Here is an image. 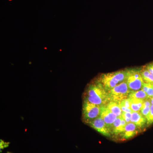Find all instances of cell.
Returning <instances> with one entry per match:
<instances>
[{
    "instance_id": "obj_10",
    "label": "cell",
    "mask_w": 153,
    "mask_h": 153,
    "mask_svg": "<svg viewBox=\"0 0 153 153\" xmlns=\"http://www.w3.org/2000/svg\"><path fill=\"white\" fill-rule=\"evenodd\" d=\"M131 122L139 128H143L147 123V120L139 111H133L131 114Z\"/></svg>"
},
{
    "instance_id": "obj_17",
    "label": "cell",
    "mask_w": 153,
    "mask_h": 153,
    "mask_svg": "<svg viewBox=\"0 0 153 153\" xmlns=\"http://www.w3.org/2000/svg\"><path fill=\"white\" fill-rule=\"evenodd\" d=\"M119 104L131 109V101L130 98L129 97L123 100L120 102H119Z\"/></svg>"
},
{
    "instance_id": "obj_9",
    "label": "cell",
    "mask_w": 153,
    "mask_h": 153,
    "mask_svg": "<svg viewBox=\"0 0 153 153\" xmlns=\"http://www.w3.org/2000/svg\"><path fill=\"white\" fill-rule=\"evenodd\" d=\"M138 128L135 124L132 123H127L124 130L121 136V139L128 140L135 136L138 133Z\"/></svg>"
},
{
    "instance_id": "obj_4",
    "label": "cell",
    "mask_w": 153,
    "mask_h": 153,
    "mask_svg": "<svg viewBox=\"0 0 153 153\" xmlns=\"http://www.w3.org/2000/svg\"><path fill=\"white\" fill-rule=\"evenodd\" d=\"M101 106L84 101L82 105V118L84 122L88 124L100 115Z\"/></svg>"
},
{
    "instance_id": "obj_7",
    "label": "cell",
    "mask_w": 153,
    "mask_h": 153,
    "mask_svg": "<svg viewBox=\"0 0 153 153\" xmlns=\"http://www.w3.org/2000/svg\"><path fill=\"white\" fill-rule=\"evenodd\" d=\"M100 116L104 121L111 134V129L113 124L117 117L108 109L105 105L101 106Z\"/></svg>"
},
{
    "instance_id": "obj_3",
    "label": "cell",
    "mask_w": 153,
    "mask_h": 153,
    "mask_svg": "<svg viewBox=\"0 0 153 153\" xmlns=\"http://www.w3.org/2000/svg\"><path fill=\"white\" fill-rule=\"evenodd\" d=\"M126 82L131 91L140 90L144 83L141 74V68L127 69Z\"/></svg>"
},
{
    "instance_id": "obj_1",
    "label": "cell",
    "mask_w": 153,
    "mask_h": 153,
    "mask_svg": "<svg viewBox=\"0 0 153 153\" xmlns=\"http://www.w3.org/2000/svg\"><path fill=\"white\" fill-rule=\"evenodd\" d=\"M84 101L102 106L111 100L108 92L97 79L88 86L84 94Z\"/></svg>"
},
{
    "instance_id": "obj_6",
    "label": "cell",
    "mask_w": 153,
    "mask_h": 153,
    "mask_svg": "<svg viewBox=\"0 0 153 153\" xmlns=\"http://www.w3.org/2000/svg\"><path fill=\"white\" fill-rule=\"evenodd\" d=\"M91 128L95 129L104 136L111 137L109 129L107 126L104 121L100 116L91 121L88 123Z\"/></svg>"
},
{
    "instance_id": "obj_14",
    "label": "cell",
    "mask_w": 153,
    "mask_h": 153,
    "mask_svg": "<svg viewBox=\"0 0 153 153\" xmlns=\"http://www.w3.org/2000/svg\"><path fill=\"white\" fill-rule=\"evenodd\" d=\"M150 111V107L146 106L143 104L142 107L139 112L146 118Z\"/></svg>"
},
{
    "instance_id": "obj_2",
    "label": "cell",
    "mask_w": 153,
    "mask_h": 153,
    "mask_svg": "<svg viewBox=\"0 0 153 153\" xmlns=\"http://www.w3.org/2000/svg\"><path fill=\"white\" fill-rule=\"evenodd\" d=\"M126 75V70H122L101 74L97 80L108 92L117 84L125 81Z\"/></svg>"
},
{
    "instance_id": "obj_16",
    "label": "cell",
    "mask_w": 153,
    "mask_h": 153,
    "mask_svg": "<svg viewBox=\"0 0 153 153\" xmlns=\"http://www.w3.org/2000/svg\"><path fill=\"white\" fill-rule=\"evenodd\" d=\"M147 123L148 125L152 124L153 123V105H152L150 107V111L149 115L146 117Z\"/></svg>"
},
{
    "instance_id": "obj_8",
    "label": "cell",
    "mask_w": 153,
    "mask_h": 153,
    "mask_svg": "<svg viewBox=\"0 0 153 153\" xmlns=\"http://www.w3.org/2000/svg\"><path fill=\"white\" fill-rule=\"evenodd\" d=\"M127 123L126 121L122 117H117L113 124L111 129V136L112 135L117 136H121L125 127Z\"/></svg>"
},
{
    "instance_id": "obj_21",
    "label": "cell",
    "mask_w": 153,
    "mask_h": 153,
    "mask_svg": "<svg viewBox=\"0 0 153 153\" xmlns=\"http://www.w3.org/2000/svg\"><path fill=\"white\" fill-rule=\"evenodd\" d=\"M7 153H10V152H7Z\"/></svg>"
},
{
    "instance_id": "obj_15",
    "label": "cell",
    "mask_w": 153,
    "mask_h": 153,
    "mask_svg": "<svg viewBox=\"0 0 153 153\" xmlns=\"http://www.w3.org/2000/svg\"><path fill=\"white\" fill-rule=\"evenodd\" d=\"M131 113L125 112L122 111L121 117L126 121L127 123H131Z\"/></svg>"
},
{
    "instance_id": "obj_18",
    "label": "cell",
    "mask_w": 153,
    "mask_h": 153,
    "mask_svg": "<svg viewBox=\"0 0 153 153\" xmlns=\"http://www.w3.org/2000/svg\"><path fill=\"white\" fill-rule=\"evenodd\" d=\"M148 98H152L153 97V85L152 84L150 87L149 88L146 93Z\"/></svg>"
},
{
    "instance_id": "obj_20",
    "label": "cell",
    "mask_w": 153,
    "mask_h": 153,
    "mask_svg": "<svg viewBox=\"0 0 153 153\" xmlns=\"http://www.w3.org/2000/svg\"><path fill=\"white\" fill-rule=\"evenodd\" d=\"M150 100L151 104H152V105H153V97L150 98Z\"/></svg>"
},
{
    "instance_id": "obj_13",
    "label": "cell",
    "mask_w": 153,
    "mask_h": 153,
    "mask_svg": "<svg viewBox=\"0 0 153 153\" xmlns=\"http://www.w3.org/2000/svg\"><path fill=\"white\" fill-rule=\"evenodd\" d=\"M128 97L131 98L139 99L143 100L148 98L146 93L142 89L135 91H131L129 94Z\"/></svg>"
},
{
    "instance_id": "obj_11",
    "label": "cell",
    "mask_w": 153,
    "mask_h": 153,
    "mask_svg": "<svg viewBox=\"0 0 153 153\" xmlns=\"http://www.w3.org/2000/svg\"><path fill=\"white\" fill-rule=\"evenodd\" d=\"M108 109L114 114L117 117H121L122 111L121 109L119 104L117 102L113 101H110L105 105Z\"/></svg>"
},
{
    "instance_id": "obj_19",
    "label": "cell",
    "mask_w": 153,
    "mask_h": 153,
    "mask_svg": "<svg viewBox=\"0 0 153 153\" xmlns=\"http://www.w3.org/2000/svg\"><path fill=\"white\" fill-rule=\"evenodd\" d=\"M8 143H5L2 140H1V143H0V146H1V149H3L4 148L8 146Z\"/></svg>"
},
{
    "instance_id": "obj_22",
    "label": "cell",
    "mask_w": 153,
    "mask_h": 153,
    "mask_svg": "<svg viewBox=\"0 0 153 153\" xmlns=\"http://www.w3.org/2000/svg\"></svg>"
},
{
    "instance_id": "obj_12",
    "label": "cell",
    "mask_w": 153,
    "mask_h": 153,
    "mask_svg": "<svg viewBox=\"0 0 153 153\" xmlns=\"http://www.w3.org/2000/svg\"><path fill=\"white\" fill-rule=\"evenodd\" d=\"M130 98L131 109L133 111H140L143 104V100Z\"/></svg>"
},
{
    "instance_id": "obj_5",
    "label": "cell",
    "mask_w": 153,
    "mask_h": 153,
    "mask_svg": "<svg viewBox=\"0 0 153 153\" xmlns=\"http://www.w3.org/2000/svg\"><path fill=\"white\" fill-rule=\"evenodd\" d=\"M131 92L129 89L126 81L118 84L115 87L108 91L111 101L119 103L121 100L128 97Z\"/></svg>"
}]
</instances>
